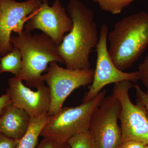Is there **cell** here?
<instances>
[{"mask_svg":"<svg viewBox=\"0 0 148 148\" xmlns=\"http://www.w3.org/2000/svg\"><path fill=\"white\" fill-rule=\"evenodd\" d=\"M94 75L93 69H64L56 61L51 62L46 73L42 75L44 81L50 89L51 102L48 114H55L74 90L92 83Z\"/></svg>","mask_w":148,"mask_h":148,"instance_id":"cell-5","label":"cell"},{"mask_svg":"<svg viewBox=\"0 0 148 148\" xmlns=\"http://www.w3.org/2000/svg\"><path fill=\"white\" fill-rule=\"evenodd\" d=\"M22 65V56L20 51L14 47L13 49L4 56L0 57V74L8 72L17 75Z\"/></svg>","mask_w":148,"mask_h":148,"instance_id":"cell-14","label":"cell"},{"mask_svg":"<svg viewBox=\"0 0 148 148\" xmlns=\"http://www.w3.org/2000/svg\"><path fill=\"white\" fill-rule=\"evenodd\" d=\"M108 50L115 66L122 71L130 68L148 46V12L123 18L108 33Z\"/></svg>","mask_w":148,"mask_h":148,"instance_id":"cell-2","label":"cell"},{"mask_svg":"<svg viewBox=\"0 0 148 148\" xmlns=\"http://www.w3.org/2000/svg\"><path fill=\"white\" fill-rule=\"evenodd\" d=\"M11 100L8 93L2 95L0 96V115L3 110L7 106L12 104Z\"/></svg>","mask_w":148,"mask_h":148,"instance_id":"cell-22","label":"cell"},{"mask_svg":"<svg viewBox=\"0 0 148 148\" xmlns=\"http://www.w3.org/2000/svg\"><path fill=\"white\" fill-rule=\"evenodd\" d=\"M19 140L0 134V148H17Z\"/></svg>","mask_w":148,"mask_h":148,"instance_id":"cell-20","label":"cell"},{"mask_svg":"<svg viewBox=\"0 0 148 148\" xmlns=\"http://www.w3.org/2000/svg\"><path fill=\"white\" fill-rule=\"evenodd\" d=\"M138 75L140 80L143 83L148 92V55L138 67Z\"/></svg>","mask_w":148,"mask_h":148,"instance_id":"cell-17","label":"cell"},{"mask_svg":"<svg viewBox=\"0 0 148 148\" xmlns=\"http://www.w3.org/2000/svg\"><path fill=\"white\" fill-rule=\"evenodd\" d=\"M135 88L137 102L140 103L145 108L148 118V92L143 91L138 84L134 85Z\"/></svg>","mask_w":148,"mask_h":148,"instance_id":"cell-19","label":"cell"},{"mask_svg":"<svg viewBox=\"0 0 148 148\" xmlns=\"http://www.w3.org/2000/svg\"><path fill=\"white\" fill-rule=\"evenodd\" d=\"M7 90L12 104L24 110L31 118L37 117L48 113L50 108V89L42 84L34 91L24 85L23 81L16 76L9 79Z\"/></svg>","mask_w":148,"mask_h":148,"instance_id":"cell-11","label":"cell"},{"mask_svg":"<svg viewBox=\"0 0 148 148\" xmlns=\"http://www.w3.org/2000/svg\"><path fill=\"white\" fill-rule=\"evenodd\" d=\"M135 0H92L102 10L112 14H118Z\"/></svg>","mask_w":148,"mask_h":148,"instance_id":"cell-15","label":"cell"},{"mask_svg":"<svg viewBox=\"0 0 148 148\" xmlns=\"http://www.w3.org/2000/svg\"><path fill=\"white\" fill-rule=\"evenodd\" d=\"M147 145L139 141L128 140L121 143L118 148H145Z\"/></svg>","mask_w":148,"mask_h":148,"instance_id":"cell-21","label":"cell"},{"mask_svg":"<svg viewBox=\"0 0 148 148\" xmlns=\"http://www.w3.org/2000/svg\"><path fill=\"white\" fill-rule=\"evenodd\" d=\"M51 117L47 113L37 117L31 118L27 132L19 140L17 148H36L39 137Z\"/></svg>","mask_w":148,"mask_h":148,"instance_id":"cell-13","label":"cell"},{"mask_svg":"<svg viewBox=\"0 0 148 148\" xmlns=\"http://www.w3.org/2000/svg\"><path fill=\"white\" fill-rule=\"evenodd\" d=\"M133 86L129 81L116 83L114 86L113 94L121 105L119 118L121 143L135 140L148 145V118L145 110L140 103L133 104L130 98L129 90Z\"/></svg>","mask_w":148,"mask_h":148,"instance_id":"cell-7","label":"cell"},{"mask_svg":"<svg viewBox=\"0 0 148 148\" xmlns=\"http://www.w3.org/2000/svg\"><path fill=\"white\" fill-rule=\"evenodd\" d=\"M42 3L46 1H47L48 0H40Z\"/></svg>","mask_w":148,"mask_h":148,"instance_id":"cell-23","label":"cell"},{"mask_svg":"<svg viewBox=\"0 0 148 148\" xmlns=\"http://www.w3.org/2000/svg\"><path fill=\"white\" fill-rule=\"evenodd\" d=\"M41 4L40 0H0V57L13 49L10 42L12 32L21 34L25 23Z\"/></svg>","mask_w":148,"mask_h":148,"instance_id":"cell-9","label":"cell"},{"mask_svg":"<svg viewBox=\"0 0 148 148\" xmlns=\"http://www.w3.org/2000/svg\"><path fill=\"white\" fill-rule=\"evenodd\" d=\"M103 89L95 98L74 107H62L43 129L40 136L61 143H67L74 135L89 132L90 118L93 112L106 97Z\"/></svg>","mask_w":148,"mask_h":148,"instance_id":"cell-4","label":"cell"},{"mask_svg":"<svg viewBox=\"0 0 148 148\" xmlns=\"http://www.w3.org/2000/svg\"><path fill=\"white\" fill-rule=\"evenodd\" d=\"M31 117L27 112L13 104L4 109L0 115V134L20 140L27 132Z\"/></svg>","mask_w":148,"mask_h":148,"instance_id":"cell-12","label":"cell"},{"mask_svg":"<svg viewBox=\"0 0 148 148\" xmlns=\"http://www.w3.org/2000/svg\"><path fill=\"white\" fill-rule=\"evenodd\" d=\"M119 100L113 94L105 97L93 112L89 132L96 148H118L121 130L118 121L121 111Z\"/></svg>","mask_w":148,"mask_h":148,"instance_id":"cell-6","label":"cell"},{"mask_svg":"<svg viewBox=\"0 0 148 148\" xmlns=\"http://www.w3.org/2000/svg\"><path fill=\"white\" fill-rule=\"evenodd\" d=\"M10 42L21 52L22 65L15 76L26 82L29 87L38 88L44 83L42 73L52 61L63 64L58 50V45L45 34H35L24 31L12 36Z\"/></svg>","mask_w":148,"mask_h":148,"instance_id":"cell-3","label":"cell"},{"mask_svg":"<svg viewBox=\"0 0 148 148\" xmlns=\"http://www.w3.org/2000/svg\"><path fill=\"white\" fill-rule=\"evenodd\" d=\"M145 148H148V145H147V146H146L145 147Z\"/></svg>","mask_w":148,"mask_h":148,"instance_id":"cell-24","label":"cell"},{"mask_svg":"<svg viewBox=\"0 0 148 148\" xmlns=\"http://www.w3.org/2000/svg\"><path fill=\"white\" fill-rule=\"evenodd\" d=\"M67 10L73 27L58 45L59 55L67 69H90V53L99 40L93 12L80 0H70Z\"/></svg>","mask_w":148,"mask_h":148,"instance_id":"cell-1","label":"cell"},{"mask_svg":"<svg viewBox=\"0 0 148 148\" xmlns=\"http://www.w3.org/2000/svg\"><path fill=\"white\" fill-rule=\"evenodd\" d=\"M72 27V19L59 0H55L51 6L47 1L42 3L38 10L30 16L25 25V31L41 30L59 45Z\"/></svg>","mask_w":148,"mask_h":148,"instance_id":"cell-10","label":"cell"},{"mask_svg":"<svg viewBox=\"0 0 148 148\" xmlns=\"http://www.w3.org/2000/svg\"><path fill=\"white\" fill-rule=\"evenodd\" d=\"M36 148H71L69 143H61L49 138H43Z\"/></svg>","mask_w":148,"mask_h":148,"instance_id":"cell-18","label":"cell"},{"mask_svg":"<svg viewBox=\"0 0 148 148\" xmlns=\"http://www.w3.org/2000/svg\"><path fill=\"white\" fill-rule=\"evenodd\" d=\"M108 25L103 24L101 27L99 40L96 47L97 61L93 81L83 99L82 103L92 100L108 84L123 81L136 82L140 80L138 71L126 73L120 71L115 66L108 50Z\"/></svg>","mask_w":148,"mask_h":148,"instance_id":"cell-8","label":"cell"},{"mask_svg":"<svg viewBox=\"0 0 148 148\" xmlns=\"http://www.w3.org/2000/svg\"><path fill=\"white\" fill-rule=\"evenodd\" d=\"M68 143L71 148H96L89 132L74 135Z\"/></svg>","mask_w":148,"mask_h":148,"instance_id":"cell-16","label":"cell"}]
</instances>
